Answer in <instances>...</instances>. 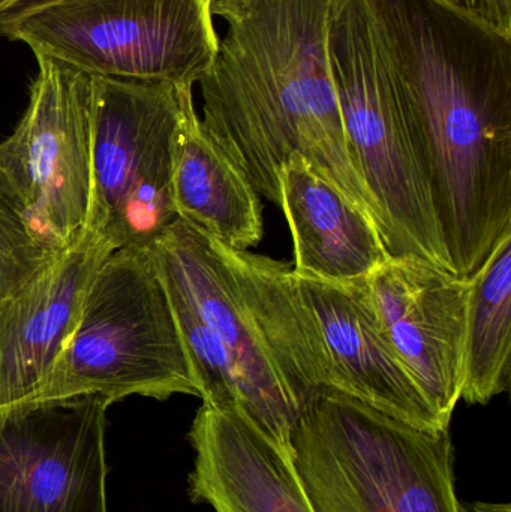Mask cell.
<instances>
[{"mask_svg":"<svg viewBox=\"0 0 511 512\" xmlns=\"http://www.w3.org/2000/svg\"><path fill=\"white\" fill-rule=\"evenodd\" d=\"M453 273L511 230V35L447 0H366Z\"/></svg>","mask_w":511,"mask_h":512,"instance_id":"obj_1","label":"cell"},{"mask_svg":"<svg viewBox=\"0 0 511 512\" xmlns=\"http://www.w3.org/2000/svg\"><path fill=\"white\" fill-rule=\"evenodd\" d=\"M335 0H212L227 24L198 80L204 131L279 207L282 165L302 155L380 225L345 138L329 59Z\"/></svg>","mask_w":511,"mask_h":512,"instance_id":"obj_2","label":"cell"},{"mask_svg":"<svg viewBox=\"0 0 511 512\" xmlns=\"http://www.w3.org/2000/svg\"><path fill=\"white\" fill-rule=\"evenodd\" d=\"M146 252L164 285L185 298L227 352L239 411L293 454L291 436L306 402L327 387L323 343L293 267L225 248L182 219Z\"/></svg>","mask_w":511,"mask_h":512,"instance_id":"obj_3","label":"cell"},{"mask_svg":"<svg viewBox=\"0 0 511 512\" xmlns=\"http://www.w3.org/2000/svg\"><path fill=\"white\" fill-rule=\"evenodd\" d=\"M315 512H462L449 430H423L330 388L291 436Z\"/></svg>","mask_w":511,"mask_h":512,"instance_id":"obj_4","label":"cell"},{"mask_svg":"<svg viewBox=\"0 0 511 512\" xmlns=\"http://www.w3.org/2000/svg\"><path fill=\"white\" fill-rule=\"evenodd\" d=\"M197 396L170 298L146 251L116 249L102 262L77 325L32 400Z\"/></svg>","mask_w":511,"mask_h":512,"instance_id":"obj_5","label":"cell"},{"mask_svg":"<svg viewBox=\"0 0 511 512\" xmlns=\"http://www.w3.org/2000/svg\"><path fill=\"white\" fill-rule=\"evenodd\" d=\"M329 59L348 150L377 206L387 251L392 258L420 259L453 273L366 0H335Z\"/></svg>","mask_w":511,"mask_h":512,"instance_id":"obj_6","label":"cell"},{"mask_svg":"<svg viewBox=\"0 0 511 512\" xmlns=\"http://www.w3.org/2000/svg\"><path fill=\"white\" fill-rule=\"evenodd\" d=\"M93 77L194 87L219 48L212 0H60L0 27Z\"/></svg>","mask_w":511,"mask_h":512,"instance_id":"obj_7","label":"cell"},{"mask_svg":"<svg viewBox=\"0 0 511 512\" xmlns=\"http://www.w3.org/2000/svg\"><path fill=\"white\" fill-rule=\"evenodd\" d=\"M185 89L95 77L89 216L114 249L146 251L179 219L171 183Z\"/></svg>","mask_w":511,"mask_h":512,"instance_id":"obj_8","label":"cell"},{"mask_svg":"<svg viewBox=\"0 0 511 512\" xmlns=\"http://www.w3.org/2000/svg\"><path fill=\"white\" fill-rule=\"evenodd\" d=\"M38 77L17 128L0 141V188L54 251L77 240L92 203L95 77L36 54Z\"/></svg>","mask_w":511,"mask_h":512,"instance_id":"obj_9","label":"cell"},{"mask_svg":"<svg viewBox=\"0 0 511 512\" xmlns=\"http://www.w3.org/2000/svg\"><path fill=\"white\" fill-rule=\"evenodd\" d=\"M98 396L0 408V512H108Z\"/></svg>","mask_w":511,"mask_h":512,"instance_id":"obj_10","label":"cell"},{"mask_svg":"<svg viewBox=\"0 0 511 512\" xmlns=\"http://www.w3.org/2000/svg\"><path fill=\"white\" fill-rule=\"evenodd\" d=\"M365 288L387 343L449 429L464 387L470 277L390 258Z\"/></svg>","mask_w":511,"mask_h":512,"instance_id":"obj_11","label":"cell"},{"mask_svg":"<svg viewBox=\"0 0 511 512\" xmlns=\"http://www.w3.org/2000/svg\"><path fill=\"white\" fill-rule=\"evenodd\" d=\"M116 251L90 216L80 236L57 252L0 307V408L29 402L68 343L102 262Z\"/></svg>","mask_w":511,"mask_h":512,"instance_id":"obj_12","label":"cell"},{"mask_svg":"<svg viewBox=\"0 0 511 512\" xmlns=\"http://www.w3.org/2000/svg\"><path fill=\"white\" fill-rule=\"evenodd\" d=\"M294 279L323 343L326 388L417 429L449 430L387 343L365 279L335 283L297 274Z\"/></svg>","mask_w":511,"mask_h":512,"instance_id":"obj_13","label":"cell"},{"mask_svg":"<svg viewBox=\"0 0 511 512\" xmlns=\"http://www.w3.org/2000/svg\"><path fill=\"white\" fill-rule=\"evenodd\" d=\"M195 451L189 498L215 512H315L293 454L248 417L203 405L188 433Z\"/></svg>","mask_w":511,"mask_h":512,"instance_id":"obj_14","label":"cell"},{"mask_svg":"<svg viewBox=\"0 0 511 512\" xmlns=\"http://www.w3.org/2000/svg\"><path fill=\"white\" fill-rule=\"evenodd\" d=\"M281 201L293 239V273L327 282L366 279L392 256L365 210L321 176L302 155L279 174Z\"/></svg>","mask_w":511,"mask_h":512,"instance_id":"obj_15","label":"cell"},{"mask_svg":"<svg viewBox=\"0 0 511 512\" xmlns=\"http://www.w3.org/2000/svg\"><path fill=\"white\" fill-rule=\"evenodd\" d=\"M171 186L177 218L225 248L249 251L263 240L261 197L236 161L204 131L192 87L183 90Z\"/></svg>","mask_w":511,"mask_h":512,"instance_id":"obj_16","label":"cell"},{"mask_svg":"<svg viewBox=\"0 0 511 512\" xmlns=\"http://www.w3.org/2000/svg\"><path fill=\"white\" fill-rule=\"evenodd\" d=\"M461 400L488 405L511 379V230L470 277Z\"/></svg>","mask_w":511,"mask_h":512,"instance_id":"obj_17","label":"cell"},{"mask_svg":"<svg viewBox=\"0 0 511 512\" xmlns=\"http://www.w3.org/2000/svg\"><path fill=\"white\" fill-rule=\"evenodd\" d=\"M0 188V307L57 255Z\"/></svg>","mask_w":511,"mask_h":512,"instance_id":"obj_18","label":"cell"},{"mask_svg":"<svg viewBox=\"0 0 511 512\" xmlns=\"http://www.w3.org/2000/svg\"><path fill=\"white\" fill-rule=\"evenodd\" d=\"M456 8L511 35V0H447Z\"/></svg>","mask_w":511,"mask_h":512,"instance_id":"obj_19","label":"cell"},{"mask_svg":"<svg viewBox=\"0 0 511 512\" xmlns=\"http://www.w3.org/2000/svg\"><path fill=\"white\" fill-rule=\"evenodd\" d=\"M60 0H0V27Z\"/></svg>","mask_w":511,"mask_h":512,"instance_id":"obj_20","label":"cell"},{"mask_svg":"<svg viewBox=\"0 0 511 512\" xmlns=\"http://www.w3.org/2000/svg\"><path fill=\"white\" fill-rule=\"evenodd\" d=\"M462 512H511V507L510 504L471 502V504H462Z\"/></svg>","mask_w":511,"mask_h":512,"instance_id":"obj_21","label":"cell"}]
</instances>
